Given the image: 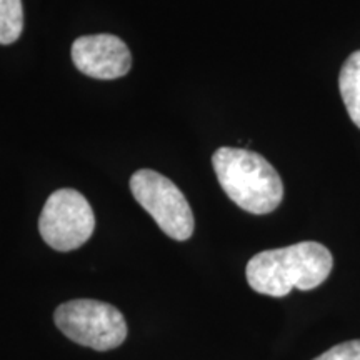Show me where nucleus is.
Here are the masks:
<instances>
[{"label":"nucleus","instance_id":"1","mask_svg":"<svg viewBox=\"0 0 360 360\" xmlns=\"http://www.w3.org/2000/svg\"><path fill=\"white\" fill-rule=\"evenodd\" d=\"M334 269V257L319 242L259 252L249 260L245 277L255 292L269 297H285L292 289L312 290L322 285Z\"/></svg>","mask_w":360,"mask_h":360},{"label":"nucleus","instance_id":"2","mask_svg":"<svg viewBox=\"0 0 360 360\" xmlns=\"http://www.w3.org/2000/svg\"><path fill=\"white\" fill-rule=\"evenodd\" d=\"M220 187L245 212L264 215L281 205L283 184L272 164L247 148L220 147L212 155Z\"/></svg>","mask_w":360,"mask_h":360},{"label":"nucleus","instance_id":"3","mask_svg":"<svg viewBox=\"0 0 360 360\" xmlns=\"http://www.w3.org/2000/svg\"><path fill=\"white\" fill-rule=\"evenodd\" d=\"M53 321L70 340L101 352L117 349L127 337L122 312L98 300L79 299L58 305Z\"/></svg>","mask_w":360,"mask_h":360},{"label":"nucleus","instance_id":"4","mask_svg":"<svg viewBox=\"0 0 360 360\" xmlns=\"http://www.w3.org/2000/svg\"><path fill=\"white\" fill-rule=\"evenodd\" d=\"M130 191L165 236L179 242L191 238L195 227L192 209L172 180L155 170L141 169L130 177Z\"/></svg>","mask_w":360,"mask_h":360},{"label":"nucleus","instance_id":"5","mask_svg":"<svg viewBox=\"0 0 360 360\" xmlns=\"http://www.w3.org/2000/svg\"><path fill=\"white\" fill-rule=\"evenodd\" d=\"M96 215L82 193L60 188L45 202L39 219V232L53 250L70 252L82 247L92 237Z\"/></svg>","mask_w":360,"mask_h":360},{"label":"nucleus","instance_id":"6","mask_svg":"<svg viewBox=\"0 0 360 360\" xmlns=\"http://www.w3.org/2000/svg\"><path fill=\"white\" fill-rule=\"evenodd\" d=\"M72 62L92 79L114 80L132 69L127 44L112 34L82 35L72 44Z\"/></svg>","mask_w":360,"mask_h":360},{"label":"nucleus","instance_id":"7","mask_svg":"<svg viewBox=\"0 0 360 360\" xmlns=\"http://www.w3.org/2000/svg\"><path fill=\"white\" fill-rule=\"evenodd\" d=\"M339 89L350 119L360 129V51L350 53L342 65Z\"/></svg>","mask_w":360,"mask_h":360},{"label":"nucleus","instance_id":"8","mask_svg":"<svg viewBox=\"0 0 360 360\" xmlns=\"http://www.w3.org/2000/svg\"><path fill=\"white\" fill-rule=\"evenodd\" d=\"M24 30L22 0H0V45L13 44Z\"/></svg>","mask_w":360,"mask_h":360},{"label":"nucleus","instance_id":"9","mask_svg":"<svg viewBox=\"0 0 360 360\" xmlns=\"http://www.w3.org/2000/svg\"><path fill=\"white\" fill-rule=\"evenodd\" d=\"M314 360H360V339L342 342Z\"/></svg>","mask_w":360,"mask_h":360}]
</instances>
